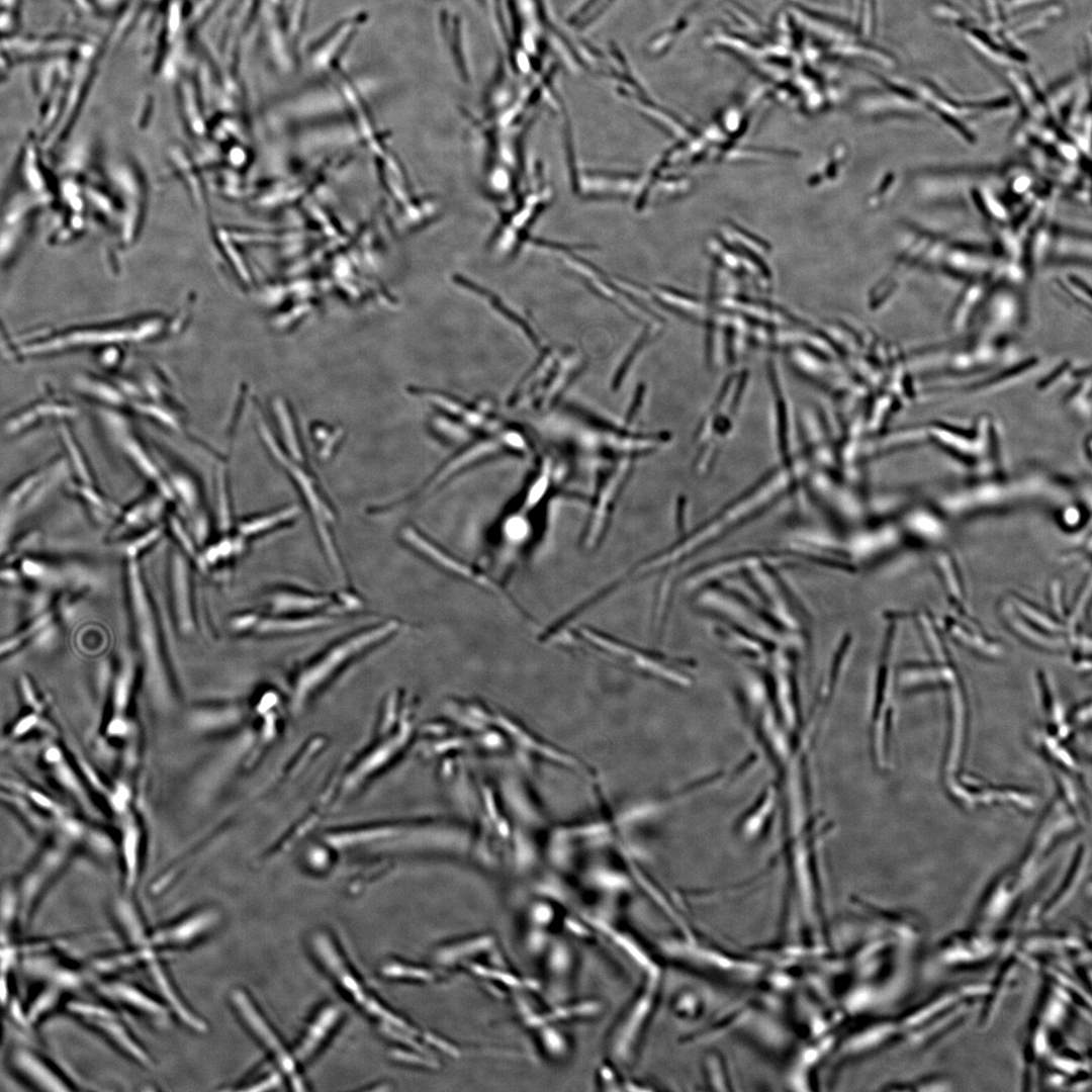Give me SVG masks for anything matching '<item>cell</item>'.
Masks as SVG:
<instances>
[{
    "label": "cell",
    "instance_id": "1",
    "mask_svg": "<svg viewBox=\"0 0 1092 1092\" xmlns=\"http://www.w3.org/2000/svg\"><path fill=\"white\" fill-rule=\"evenodd\" d=\"M125 585L138 654L151 689L167 694L169 679L158 616L138 558L125 559Z\"/></svg>",
    "mask_w": 1092,
    "mask_h": 1092
},
{
    "label": "cell",
    "instance_id": "2",
    "mask_svg": "<svg viewBox=\"0 0 1092 1092\" xmlns=\"http://www.w3.org/2000/svg\"><path fill=\"white\" fill-rule=\"evenodd\" d=\"M1055 844L1036 833L1024 852L989 885L974 915L975 926L994 928L1009 915L1033 883Z\"/></svg>",
    "mask_w": 1092,
    "mask_h": 1092
},
{
    "label": "cell",
    "instance_id": "3",
    "mask_svg": "<svg viewBox=\"0 0 1092 1092\" xmlns=\"http://www.w3.org/2000/svg\"><path fill=\"white\" fill-rule=\"evenodd\" d=\"M400 628L397 619H388L336 641L301 669L295 682L296 695L304 697L317 689L348 663L393 637Z\"/></svg>",
    "mask_w": 1092,
    "mask_h": 1092
},
{
    "label": "cell",
    "instance_id": "4",
    "mask_svg": "<svg viewBox=\"0 0 1092 1092\" xmlns=\"http://www.w3.org/2000/svg\"><path fill=\"white\" fill-rule=\"evenodd\" d=\"M1014 948L1011 931L975 926L942 939L935 946L933 957L936 964L943 968L961 969L988 964Z\"/></svg>",
    "mask_w": 1092,
    "mask_h": 1092
},
{
    "label": "cell",
    "instance_id": "5",
    "mask_svg": "<svg viewBox=\"0 0 1092 1092\" xmlns=\"http://www.w3.org/2000/svg\"><path fill=\"white\" fill-rule=\"evenodd\" d=\"M230 1003L248 1032L268 1053L276 1069L296 1090L303 1089L292 1052L286 1049L276 1029L265 1016L255 999L241 987L230 993Z\"/></svg>",
    "mask_w": 1092,
    "mask_h": 1092
},
{
    "label": "cell",
    "instance_id": "6",
    "mask_svg": "<svg viewBox=\"0 0 1092 1092\" xmlns=\"http://www.w3.org/2000/svg\"><path fill=\"white\" fill-rule=\"evenodd\" d=\"M66 1010L86 1026L95 1030L123 1056L141 1067H154L148 1050L135 1037L121 1015L108 1005L82 1000L66 1003Z\"/></svg>",
    "mask_w": 1092,
    "mask_h": 1092
},
{
    "label": "cell",
    "instance_id": "7",
    "mask_svg": "<svg viewBox=\"0 0 1092 1092\" xmlns=\"http://www.w3.org/2000/svg\"><path fill=\"white\" fill-rule=\"evenodd\" d=\"M399 537L410 548L438 568L485 589L503 600L505 604H508L522 616L530 618L519 603L494 578L442 548L417 528L413 526L402 527L399 531Z\"/></svg>",
    "mask_w": 1092,
    "mask_h": 1092
},
{
    "label": "cell",
    "instance_id": "8",
    "mask_svg": "<svg viewBox=\"0 0 1092 1092\" xmlns=\"http://www.w3.org/2000/svg\"><path fill=\"white\" fill-rule=\"evenodd\" d=\"M67 844L58 841L46 848L25 870L16 884L21 927L29 925L50 887L65 869Z\"/></svg>",
    "mask_w": 1092,
    "mask_h": 1092
},
{
    "label": "cell",
    "instance_id": "9",
    "mask_svg": "<svg viewBox=\"0 0 1092 1092\" xmlns=\"http://www.w3.org/2000/svg\"><path fill=\"white\" fill-rule=\"evenodd\" d=\"M222 914L216 906H200L150 930L148 944L155 951L182 949L209 936L219 926Z\"/></svg>",
    "mask_w": 1092,
    "mask_h": 1092
},
{
    "label": "cell",
    "instance_id": "10",
    "mask_svg": "<svg viewBox=\"0 0 1092 1092\" xmlns=\"http://www.w3.org/2000/svg\"><path fill=\"white\" fill-rule=\"evenodd\" d=\"M659 981L657 977L648 978L616 1024L609 1041V1051L615 1061L627 1064L635 1055L656 1004Z\"/></svg>",
    "mask_w": 1092,
    "mask_h": 1092
},
{
    "label": "cell",
    "instance_id": "11",
    "mask_svg": "<svg viewBox=\"0 0 1092 1092\" xmlns=\"http://www.w3.org/2000/svg\"><path fill=\"white\" fill-rule=\"evenodd\" d=\"M987 987V981H969L939 989L897 1016L904 1036L962 1003L978 1002L984 998Z\"/></svg>",
    "mask_w": 1092,
    "mask_h": 1092
},
{
    "label": "cell",
    "instance_id": "12",
    "mask_svg": "<svg viewBox=\"0 0 1092 1092\" xmlns=\"http://www.w3.org/2000/svg\"><path fill=\"white\" fill-rule=\"evenodd\" d=\"M267 614L272 615H328L329 611L357 608L359 601L348 594L333 596L325 593L280 587L269 592L264 599Z\"/></svg>",
    "mask_w": 1092,
    "mask_h": 1092
},
{
    "label": "cell",
    "instance_id": "13",
    "mask_svg": "<svg viewBox=\"0 0 1092 1092\" xmlns=\"http://www.w3.org/2000/svg\"><path fill=\"white\" fill-rule=\"evenodd\" d=\"M7 1060L14 1075L33 1090H75L74 1083L60 1069L30 1048L13 1045Z\"/></svg>",
    "mask_w": 1092,
    "mask_h": 1092
},
{
    "label": "cell",
    "instance_id": "14",
    "mask_svg": "<svg viewBox=\"0 0 1092 1092\" xmlns=\"http://www.w3.org/2000/svg\"><path fill=\"white\" fill-rule=\"evenodd\" d=\"M168 577L174 624L179 634L191 636L194 634L196 627L191 562L179 549H174L171 552Z\"/></svg>",
    "mask_w": 1092,
    "mask_h": 1092
},
{
    "label": "cell",
    "instance_id": "15",
    "mask_svg": "<svg viewBox=\"0 0 1092 1092\" xmlns=\"http://www.w3.org/2000/svg\"><path fill=\"white\" fill-rule=\"evenodd\" d=\"M99 992L109 1001L140 1014L156 1023L169 1021L172 1013L161 998L133 984L107 980L98 985Z\"/></svg>",
    "mask_w": 1092,
    "mask_h": 1092
},
{
    "label": "cell",
    "instance_id": "16",
    "mask_svg": "<svg viewBox=\"0 0 1092 1092\" xmlns=\"http://www.w3.org/2000/svg\"><path fill=\"white\" fill-rule=\"evenodd\" d=\"M146 967L162 1001L168 1006L172 1015L190 1030L198 1033L205 1032L206 1022L182 998L161 959L150 961Z\"/></svg>",
    "mask_w": 1092,
    "mask_h": 1092
},
{
    "label": "cell",
    "instance_id": "17",
    "mask_svg": "<svg viewBox=\"0 0 1092 1092\" xmlns=\"http://www.w3.org/2000/svg\"><path fill=\"white\" fill-rule=\"evenodd\" d=\"M334 622V618L328 615L291 616L256 613L250 634L257 636L300 634L326 628Z\"/></svg>",
    "mask_w": 1092,
    "mask_h": 1092
},
{
    "label": "cell",
    "instance_id": "18",
    "mask_svg": "<svg viewBox=\"0 0 1092 1092\" xmlns=\"http://www.w3.org/2000/svg\"><path fill=\"white\" fill-rule=\"evenodd\" d=\"M1086 851L1085 846L1081 845L1078 847L1069 871L1064 876L1061 884L1052 895L1043 901L1038 918L1048 920L1055 917L1070 902L1079 888L1083 877L1087 860Z\"/></svg>",
    "mask_w": 1092,
    "mask_h": 1092
},
{
    "label": "cell",
    "instance_id": "19",
    "mask_svg": "<svg viewBox=\"0 0 1092 1092\" xmlns=\"http://www.w3.org/2000/svg\"><path fill=\"white\" fill-rule=\"evenodd\" d=\"M1019 956L1018 952L1011 950L1010 956L1004 959L1001 964L995 978L988 982V987L984 998L982 1011L980 1014V1023L982 1026L987 1025L995 1016L1002 1000L1007 993L1009 986H1012L1015 976L1019 971Z\"/></svg>",
    "mask_w": 1092,
    "mask_h": 1092
},
{
    "label": "cell",
    "instance_id": "20",
    "mask_svg": "<svg viewBox=\"0 0 1092 1092\" xmlns=\"http://www.w3.org/2000/svg\"><path fill=\"white\" fill-rule=\"evenodd\" d=\"M111 908L115 924L129 946L150 947L148 944L150 930L138 906L128 899H118Z\"/></svg>",
    "mask_w": 1092,
    "mask_h": 1092
},
{
    "label": "cell",
    "instance_id": "21",
    "mask_svg": "<svg viewBox=\"0 0 1092 1092\" xmlns=\"http://www.w3.org/2000/svg\"><path fill=\"white\" fill-rule=\"evenodd\" d=\"M299 515L298 506H284L275 511L242 520L236 527V533L248 540L288 525Z\"/></svg>",
    "mask_w": 1092,
    "mask_h": 1092
},
{
    "label": "cell",
    "instance_id": "22",
    "mask_svg": "<svg viewBox=\"0 0 1092 1092\" xmlns=\"http://www.w3.org/2000/svg\"><path fill=\"white\" fill-rule=\"evenodd\" d=\"M20 921V903L15 882L0 886V944L14 941Z\"/></svg>",
    "mask_w": 1092,
    "mask_h": 1092
},
{
    "label": "cell",
    "instance_id": "23",
    "mask_svg": "<svg viewBox=\"0 0 1092 1092\" xmlns=\"http://www.w3.org/2000/svg\"><path fill=\"white\" fill-rule=\"evenodd\" d=\"M164 509L165 498L161 494L136 503L120 518L118 533L141 531L156 525Z\"/></svg>",
    "mask_w": 1092,
    "mask_h": 1092
},
{
    "label": "cell",
    "instance_id": "24",
    "mask_svg": "<svg viewBox=\"0 0 1092 1092\" xmlns=\"http://www.w3.org/2000/svg\"><path fill=\"white\" fill-rule=\"evenodd\" d=\"M217 541L201 548L202 559L207 571L220 562L229 561L241 555L246 548L247 539L235 534H222Z\"/></svg>",
    "mask_w": 1092,
    "mask_h": 1092
},
{
    "label": "cell",
    "instance_id": "25",
    "mask_svg": "<svg viewBox=\"0 0 1092 1092\" xmlns=\"http://www.w3.org/2000/svg\"><path fill=\"white\" fill-rule=\"evenodd\" d=\"M63 989L50 984L37 993L24 1009L27 1024L36 1025L60 1004Z\"/></svg>",
    "mask_w": 1092,
    "mask_h": 1092
},
{
    "label": "cell",
    "instance_id": "26",
    "mask_svg": "<svg viewBox=\"0 0 1092 1092\" xmlns=\"http://www.w3.org/2000/svg\"><path fill=\"white\" fill-rule=\"evenodd\" d=\"M169 528L179 545L178 549L189 559L191 564H195L198 570L207 573L208 571L202 559L201 548L191 532L175 516L169 519Z\"/></svg>",
    "mask_w": 1092,
    "mask_h": 1092
},
{
    "label": "cell",
    "instance_id": "27",
    "mask_svg": "<svg viewBox=\"0 0 1092 1092\" xmlns=\"http://www.w3.org/2000/svg\"><path fill=\"white\" fill-rule=\"evenodd\" d=\"M169 484L175 498L177 497L183 504L185 511L193 518L196 517L200 497L193 481L184 475L175 474L171 477Z\"/></svg>",
    "mask_w": 1092,
    "mask_h": 1092
},
{
    "label": "cell",
    "instance_id": "28",
    "mask_svg": "<svg viewBox=\"0 0 1092 1092\" xmlns=\"http://www.w3.org/2000/svg\"><path fill=\"white\" fill-rule=\"evenodd\" d=\"M952 1082L944 1075H930L912 1081L897 1082L886 1089L893 1091H948Z\"/></svg>",
    "mask_w": 1092,
    "mask_h": 1092
},
{
    "label": "cell",
    "instance_id": "29",
    "mask_svg": "<svg viewBox=\"0 0 1092 1092\" xmlns=\"http://www.w3.org/2000/svg\"><path fill=\"white\" fill-rule=\"evenodd\" d=\"M163 535V527L160 525H153L145 529L144 532L131 537L127 542L121 546V551L126 558H138L139 556L152 547Z\"/></svg>",
    "mask_w": 1092,
    "mask_h": 1092
},
{
    "label": "cell",
    "instance_id": "30",
    "mask_svg": "<svg viewBox=\"0 0 1092 1092\" xmlns=\"http://www.w3.org/2000/svg\"><path fill=\"white\" fill-rule=\"evenodd\" d=\"M949 632L953 637L958 638L964 644L971 646L974 650L986 654H996L997 648L989 644L980 634L972 635V631L963 627L958 622H950Z\"/></svg>",
    "mask_w": 1092,
    "mask_h": 1092
},
{
    "label": "cell",
    "instance_id": "31",
    "mask_svg": "<svg viewBox=\"0 0 1092 1092\" xmlns=\"http://www.w3.org/2000/svg\"><path fill=\"white\" fill-rule=\"evenodd\" d=\"M281 1077L283 1076L277 1069L272 1072H267L266 1074L259 1075L256 1073L250 1081L246 1082L245 1086H242L239 1089L248 1091L269 1090L280 1083Z\"/></svg>",
    "mask_w": 1092,
    "mask_h": 1092
}]
</instances>
